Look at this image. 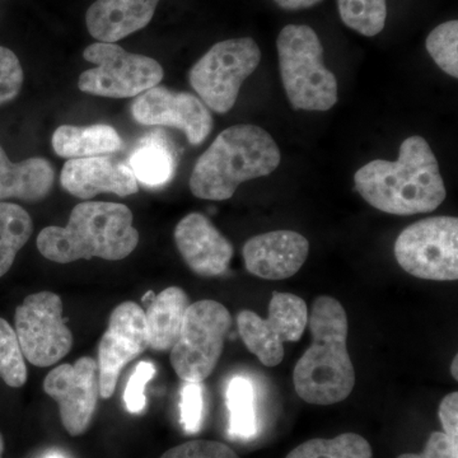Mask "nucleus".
Here are the masks:
<instances>
[{
  "label": "nucleus",
  "instance_id": "f257e3e1",
  "mask_svg": "<svg viewBox=\"0 0 458 458\" xmlns=\"http://www.w3.org/2000/svg\"><path fill=\"white\" fill-rule=\"evenodd\" d=\"M355 189L376 209L394 216L434 212L445 201V181L432 148L414 135L397 161L375 159L355 172Z\"/></svg>",
  "mask_w": 458,
  "mask_h": 458
},
{
  "label": "nucleus",
  "instance_id": "f03ea898",
  "mask_svg": "<svg viewBox=\"0 0 458 458\" xmlns=\"http://www.w3.org/2000/svg\"><path fill=\"white\" fill-rule=\"evenodd\" d=\"M312 344L295 364V393L312 405H334L348 399L355 372L348 352L349 321L335 298L319 295L309 312Z\"/></svg>",
  "mask_w": 458,
  "mask_h": 458
},
{
  "label": "nucleus",
  "instance_id": "7ed1b4c3",
  "mask_svg": "<svg viewBox=\"0 0 458 458\" xmlns=\"http://www.w3.org/2000/svg\"><path fill=\"white\" fill-rule=\"evenodd\" d=\"M132 222L134 216L126 205L86 201L74 207L65 227L42 229L36 243L40 254L56 264L93 258L123 260L140 243Z\"/></svg>",
  "mask_w": 458,
  "mask_h": 458
},
{
  "label": "nucleus",
  "instance_id": "20e7f679",
  "mask_svg": "<svg viewBox=\"0 0 458 458\" xmlns=\"http://www.w3.org/2000/svg\"><path fill=\"white\" fill-rule=\"evenodd\" d=\"M280 159L278 144L269 132L260 126L238 123L223 131L199 157L190 176V190L204 200H228L241 183L269 176Z\"/></svg>",
  "mask_w": 458,
  "mask_h": 458
},
{
  "label": "nucleus",
  "instance_id": "39448f33",
  "mask_svg": "<svg viewBox=\"0 0 458 458\" xmlns=\"http://www.w3.org/2000/svg\"><path fill=\"white\" fill-rule=\"evenodd\" d=\"M280 77L286 98L295 110L328 111L339 98L333 72L324 64V49L310 26L288 25L278 40Z\"/></svg>",
  "mask_w": 458,
  "mask_h": 458
},
{
  "label": "nucleus",
  "instance_id": "423d86ee",
  "mask_svg": "<svg viewBox=\"0 0 458 458\" xmlns=\"http://www.w3.org/2000/svg\"><path fill=\"white\" fill-rule=\"evenodd\" d=\"M260 60V47L251 38L218 42L190 69V86L205 106L216 114H227Z\"/></svg>",
  "mask_w": 458,
  "mask_h": 458
},
{
  "label": "nucleus",
  "instance_id": "0eeeda50",
  "mask_svg": "<svg viewBox=\"0 0 458 458\" xmlns=\"http://www.w3.org/2000/svg\"><path fill=\"white\" fill-rule=\"evenodd\" d=\"M87 62L96 64L81 74L78 87L99 98H137L158 86L164 68L153 57L129 53L114 42H95L83 51Z\"/></svg>",
  "mask_w": 458,
  "mask_h": 458
},
{
  "label": "nucleus",
  "instance_id": "6e6552de",
  "mask_svg": "<svg viewBox=\"0 0 458 458\" xmlns=\"http://www.w3.org/2000/svg\"><path fill=\"white\" fill-rule=\"evenodd\" d=\"M231 313L216 301L190 304L179 339L171 349V364L185 382H203L221 360Z\"/></svg>",
  "mask_w": 458,
  "mask_h": 458
},
{
  "label": "nucleus",
  "instance_id": "1a4fd4ad",
  "mask_svg": "<svg viewBox=\"0 0 458 458\" xmlns=\"http://www.w3.org/2000/svg\"><path fill=\"white\" fill-rule=\"evenodd\" d=\"M394 258L419 279L454 282L458 279V219L432 216L409 225L397 237Z\"/></svg>",
  "mask_w": 458,
  "mask_h": 458
},
{
  "label": "nucleus",
  "instance_id": "9d476101",
  "mask_svg": "<svg viewBox=\"0 0 458 458\" xmlns=\"http://www.w3.org/2000/svg\"><path fill=\"white\" fill-rule=\"evenodd\" d=\"M309 322V307L302 298L273 292L267 318L245 310L238 313L237 325L247 351L265 367L279 366L284 358V343L302 337Z\"/></svg>",
  "mask_w": 458,
  "mask_h": 458
},
{
  "label": "nucleus",
  "instance_id": "9b49d317",
  "mask_svg": "<svg viewBox=\"0 0 458 458\" xmlns=\"http://www.w3.org/2000/svg\"><path fill=\"white\" fill-rule=\"evenodd\" d=\"M14 331L25 360L41 369L62 360L73 346V334L63 318L62 298L51 292L29 295L17 307Z\"/></svg>",
  "mask_w": 458,
  "mask_h": 458
},
{
  "label": "nucleus",
  "instance_id": "f8f14e48",
  "mask_svg": "<svg viewBox=\"0 0 458 458\" xmlns=\"http://www.w3.org/2000/svg\"><path fill=\"white\" fill-rule=\"evenodd\" d=\"M44 391L59 405L63 427L72 437L86 433L95 417L99 397L98 360L80 358L50 370Z\"/></svg>",
  "mask_w": 458,
  "mask_h": 458
},
{
  "label": "nucleus",
  "instance_id": "ddd939ff",
  "mask_svg": "<svg viewBox=\"0 0 458 458\" xmlns=\"http://www.w3.org/2000/svg\"><path fill=\"white\" fill-rule=\"evenodd\" d=\"M147 349L146 312L134 302L119 304L98 345L99 397L113 396L123 367Z\"/></svg>",
  "mask_w": 458,
  "mask_h": 458
},
{
  "label": "nucleus",
  "instance_id": "4468645a",
  "mask_svg": "<svg viewBox=\"0 0 458 458\" xmlns=\"http://www.w3.org/2000/svg\"><path fill=\"white\" fill-rule=\"evenodd\" d=\"M131 114L141 125L179 129L192 146L203 143L213 129L212 114L200 98L165 87H153L137 96Z\"/></svg>",
  "mask_w": 458,
  "mask_h": 458
},
{
  "label": "nucleus",
  "instance_id": "2eb2a0df",
  "mask_svg": "<svg viewBox=\"0 0 458 458\" xmlns=\"http://www.w3.org/2000/svg\"><path fill=\"white\" fill-rule=\"evenodd\" d=\"M246 269L267 280L295 276L310 254V242L294 231H274L250 238L242 250Z\"/></svg>",
  "mask_w": 458,
  "mask_h": 458
},
{
  "label": "nucleus",
  "instance_id": "dca6fc26",
  "mask_svg": "<svg viewBox=\"0 0 458 458\" xmlns=\"http://www.w3.org/2000/svg\"><path fill=\"white\" fill-rule=\"evenodd\" d=\"M174 242L186 265L201 276H218L228 269L233 246L200 213L183 216L174 228Z\"/></svg>",
  "mask_w": 458,
  "mask_h": 458
},
{
  "label": "nucleus",
  "instance_id": "f3484780",
  "mask_svg": "<svg viewBox=\"0 0 458 458\" xmlns=\"http://www.w3.org/2000/svg\"><path fill=\"white\" fill-rule=\"evenodd\" d=\"M60 182L65 191L83 200L105 192L120 198L138 192V181L131 167L105 156L69 159Z\"/></svg>",
  "mask_w": 458,
  "mask_h": 458
},
{
  "label": "nucleus",
  "instance_id": "a211bd4d",
  "mask_svg": "<svg viewBox=\"0 0 458 458\" xmlns=\"http://www.w3.org/2000/svg\"><path fill=\"white\" fill-rule=\"evenodd\" d=\"M161 0H96L86 13L87 30L99 42L128 38L149 25Z\"/></svg>",
  "mask_w": 458,
  "mask_h": 458
},
{
  "label": "nucleus",
  "instance_id": "6ab92c4d",
  "mask_svg": "<svg viewBox=\"0 0 458 458\" xmlns=\"http://www.w3.org/2000/svg\"><path fill=\"white\" fill-rule=\"evenodd\" d=\"M55 170L45 158H29L14 164L0 147V201L8 199L38 203L50 194Z\"/></svg>",
  "mask_w": 458,
  "mask_h": 458
},
{
  "label": "nucleus",
  "instance_id": "aec40b11",
  "mask_svg": "<svg viewBox=\"0 0 458 458\" xmlns=\"http://www.w3.org/2000/svg\"><path fill=\"white\" fill-rule=\"evenodd\" d=\"M190 298L179 286L165 288L155 295L146 311L148 348L168 352L179 339Z\"/></svg>",
  "mask_w": 458,
  "mask_h": 458
},
{
  "label": "nucleus",
  "instance_id": "412c9836",
  "mask_svg": "<svg viewBox=\"0 0 458 458\" xmlns=\"http://www.w3.org/2000/svg\"><path fill=\"white\" fill-rule=\"evenodd\" d=\"M119 132L106 123L89 126L62 125L54 131L53 148L63 158H89L122 149Z\"/></svg>",
  "mask_w": 458,
  "mask_h": 458
},
{
  "label": "nucleus",
  "instance_id": "4be33fe9",
  "mask_svg": "<svg viewBox=\"0 0 458 458\" xmlns=\"http://www.w3.org/2000/svg\"><path fill=\"white\" fill-rule=\"evenodd\" d=\"M128 165L138 182L148 188H159L174 176L176 162L167 141L158 134H152L135 148Z\"/></svg>",
  "mask_w": 458,
  "mask_h": 458
},
{
  "label": "nucleus",
  "instance_id": "5701e85b",
  "mask_svg": "<svg viewBox=\"0 0 458 458\" xmlns=\"http://www.w3.org/2000/svg\"><path fill=\"white\" fill-rule=\"evenodd\" d=\"M228 409V432L238 439H252L259 432L256 415L255 390L246 377L236 376L229 381L225 391Z\"/></svg>",
  "mask_w": 458,
  "mask_h": 458
},
{
  "label": "nucleus",
  "instance_id": "b1692460",
  "mask_svg": "<svg viewBox=\"0 0 458 458\" xmlns=\"http://www.w3.org/2000/svg\"><path fill=\"white\" fill-rule=\"evenodd\" d=\"M32 232L31 216L22 207L0 201V278L11 269Z\"/></svg>",
  "mask_w": 458,
  "mask_h": 458
},
{
  "label": "nucleus",
  "instance_id": "393cba45",
  "mask_svg": "<svg viewBox=\"0 0 458 458\" xmlns=\"http://www.w3.org/2000/svg\"><path fill=\"white\" fill-rule=\"evenodd\" d=\"M285 458H373V451L360 434L344 433L335 438L310 439Z\"/></svg>",
  "mask_w": 458,
  "mask_h": 458
},
{
  "label": "nucleus",
  "instance_id": "a878e982",
  "mask_svg": "<svg viewBox=\"0 0 458 458\" xmlns=\"http://www.w3.org/2000/svg\"><path fill=\"white\" fill-rule=\"evenodd\" d=\"M337 9L344 25L366 38H373L385 29L386 0H337Z\"/></svg>",
  "mask_w": 458,
  "mask_h": 458
},
{
  "label": "nucleus",
  "instance_id": "bb28decb",
  "mask_svg": "<svg viewBox=\"0 0 458 458\" xmlns=\"http://www.w3.org/2000/svg\"><path fill=\"white\" fill-rule=\"evenodd\" d=\"M0 378L9 387H23L27 382L25 355L14 328L0 318Z\"/></svg>",
  "mask_w": 458,
  "mask_h": 458
},
{
  "label": "nucleus",
  "instance_id": "cd10ccee",
  "mask_svg": "<svg viewBox=\"0 0 458 458\" xmlns=\"http://www.w3.org/2000/svg\"><path fill=\"white\" fill-rule=\"evenodd\" d=\"M426 47L434 63L451 77L458 78V22L442 23L428 35Z\"/></svg>",
  "mask_w": 458,
  "mask_h": 458
},
{
  "label": "nucleus",
  "instance_id": "c85d7f7f",
  "mask_svg": "<svg viewBox=\"0 0 458 458\" xmlns=\"http://www.w3.org/2000/svg\"><path fill=\"white\" fill-rule=\"evenodd\" d=\"M181 424L186 433L199 432L203 421L204 387L201 382H185L181 390Z\"/></svg>",
  "mask_w": 458,
  "mask_h": 458
},
{
  "label": "nucleus",
  "instance_id": "c756f323",
  "mask_svg": "<svg viewBox=\"0 0 458 458\" xmlns=\"http://www.w3.org/2000/svg\"><path fill=\"white\" fill-rule=\"evenodd\" d=\"M22 65L13 51L0 47V106L13 101L23 86Z\"/></svg>",
  "mask_w": 458,
  "mask_h": 458
},
{
  "label": "nucleus",
  "instance_id": "7c9ffc66",
  "mask_svg": "<svg viewBox=\"0 0 458 458\" xmlns=\"http://www.w3.org/2000/svg\"><path fill=\"white\" fill-rule=\"evenodd\" d=\"M155 375V364L147 360L140 361L132 370L123 391V403L131 414H140L147 408L146 388Z\"/></svg>",
  "mask_w": 458,
  "mask_h": 458
},
{
  "label": "nucleus",
  "instance_id": "2f4dec72",
  "mask_svg": "<svg viewBox=\"0 0 458 458\" xmlns=\"http://www.w3.org/2000/svg\"><path fill=\"white\" fill-rule=\"evenodd\" d=\"M161 458H240L227 445L216 441H190L171 448Z\"/></svg>",
  "mask_w": 458,
  "mask_h": 458
},
{
  "label": "nucleus",
  "instance_id": "473e14b6",
  "mask_svg": "<svg viewBox=\"0 0 458 458\" xmlns=\"http://www.w3.org/2000/svg\"><path fill=\"white\" fill-rule=\"evenodd\" d=\"M397 458H458V445L443 432H434L421 454H403Z\"/></svg>",
  "mask_w": 458,
  "mask_h": 458
},
{
  "label": "nucleus",
  "instance_id": "72a5a7b5",
  "mask_svg": "<svg viewBox=\"0 0 458 458\" xmlns=\"http://www.w3.org/2000/svg\"><path fill=\"white\" fill-rule=\"evenodd\" d=\"M439 419L443 433L458 445V394L452 393L442 400L439 405Z\"/></svg>",
  "mask_w": 458,
  "mask_h": 458
},
{
  "label": "nucleus",
  "instance_id": "f704fd0d",
  "mask_svg": "<svg viewBox=\"0 0 458 458\" xmlns=\"http://www.w3.org/2000/svg\"><path fill=\"white\" fill-rule=\"evenodd\" d=\"M274 2L285 11H300V9L311 8L322 0H274Z\"/></svg>",
  "mask_w": 458,
  "mask_h": 458
},
{
  "label": "nucleus",
  "instance_id": "c9c22d12",
  "mask_svg": "<svg viewBox=\"0 0 458 458\" xmlns=\"http://www.w3.org/2000/svg\"><path fill=\"white\" fill-rule=\"evenodd\" d=\"M457 367H458V358H457V355H456V357H454V361H452V366H451L452 376H454V378L456 379V381L458 379V372H457L458 369H457Z\"/></svg>",
  "mask_w": 458,
  "mask_h": 458
},
{
  "label": "nucleus",
  "instance_id": "e433bc0d",
  "mask_svg": "<svg viewBox=\"0 0 458 458\" xmlns=\"http://www.w3.org/2000/svg\"><path fill=\"white\" fill-rule=\"evenodd\" d=\"M3 452H4V439H3L2 434H0V458L3 456Z\"/></svg>",
  "mask_w": 458,
  "mask_h": 458
},
{
  "label": "nucleus",
  "instance_id": "4c0bfd02",
  "mask_svg": "<svg viewBox=\"0 0 458 458\" xmlns=\"http://www.w3.org/2000/svg\"><path fill=\"white\" fill-rule=\"evenodd\" d=\"M47 458H63V457L59 456V454H50V456H47Z\"/></svg>",
  "mask_w": 458,
  "mask_h": 458
}]
</instances>
